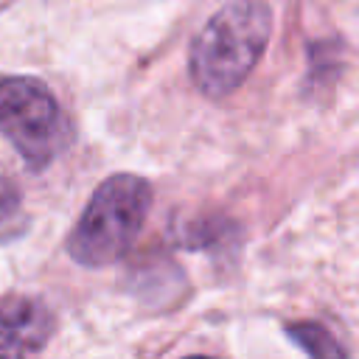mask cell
I'll use <instances>...</instances> for the list:
<instances>
[{
  "label": "cell",
  "mask_w": 359,
  "mask_h": 359,
  "mask_svg": "<svg viewBox=\"0 0 359 359\" xmlns=\"http://www.w3.org/2000/svg\"><path fill=\"white\" fill-rule=\"evenodd\" d=\"M272 36V8L264 0H233L222 6L188 48V73L208 98L236 93Z\"/></svg>",
  "instance_id": "1"
},
{
  "label": "cell",
  "mask_w": 359,
  "mask_h": 359,
  "mask_svg": "<svg viewBox=\"0 0 359 359\" xmlns=\"http://www.w3.org/2000/svg\"><path fill=\"white\" fill-rule=\"evenodd\" d=\"M151 208V185L137 174H112L90 196L70 230L67 255L90 269L121 261L135 244Z\"/></svg>",
  "instance_id": "2"
},
{
  "label": "cell",
  "mask_w": 359,
  "mask_h": 359,
  "mask_svg": "<svg viewBox=\"0 0 359 359\" xmlns=\"http://www.w3.org/2000/svg\"><path fill=\"white\" fill-rule=\"evenodd\" d=\"M0 135L34 171L50 165L70 140L56 95L34 76H0Z\"/></svg>",
  "instance_id": "3"
},
{
  "label": "cell",
  "mask_w": 359,
  "mask_h": 359,
  "mask_svg": "<svg viewBox=\"0 0 359 359\" xmlns=\"http://www.w3.org/2000/svg\"><path fill=\"white\" fill-rule=\"evenodd\" d=\"M53 334V314L34 297H8L0 306V356L39 353Z\"/></svg>",
  "instance_id": "4"
},
{
  "label": "cell",
  "mask_w": 359,
  "mask_h": 359,
  "mask_svg": "<svg viewBox=\"0 0 359 359\" xmlns=\"http://www.w3.org/2000/svg\"><path fill=\"white\" fill-rule=\"evenodd\" d=\"M286 334L294 345H300L311 356H345V345H339L320 323H294L286 325Z\"/></svg>",
  "instance_id": "5"
}]
</instances>
